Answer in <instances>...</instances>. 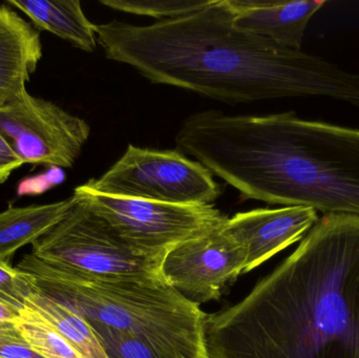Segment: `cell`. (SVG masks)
<instances>
[{
	"mask_svg": "<svg viewBox=\"0 0 359 358\" xmlns=\"http://www.w3.org/2000/svg\"><path fill=\"white\" fill-rule=\"evenodd\" d=\"M226 0L172 20L96 25L105 56L156 84L221 102L325 97L359 109V74L243 31Z\"/></svg>",
	"mask_w": 359,
	"mask_h": 358,
	"instance_id": "6da1fadb",
	"label": "cell"
},
{
	"mask_svg": "<svg viewBox=\"0 0 359 358\" xmlns=\"http://www.w3.org/2000/svg\"><path fill=\"white\" fill-rule=\"evenodd\" d=\"M207 358H359V216L325 214L248 296L205 315Z\"/></svg>",
	"mask_w": 359,
	"mask_h": 358,
	"instance_id": "7a4b0ae2",
	"label": "cell"
},
{
	"mask_svg": "<svg viewBox=\"0 0 359 358\" xmlns=\"http://www.w3.org/2000/svg\"><path fill=\"white\" fill-rule=\"evenodd\" d=\"M176 143L245 199L359 216L358 128L294 111H205L183 122Z\"/></svg>",
	"mask_w": 359,
	"mask_h": 358,
	"instance_id": "3957f363",
	"label": "cell"
},
{
	"mask_svg": "<svg viewBox=\"0 0 359 358\" xmlns=\"http://www.w3.org/2000/svg\"><path fill=\"white\" fill-rule=\"evenodd\" d=\"M17 269L41 292L83 317L137 336L168 358H198L205 315L163 279L97 277L25 254Z\"/></svg>",
	"mask_w": 359,
	"mask_h": 358,
	"instance_id": "277c9868",
	"label": "cell"
},
{
	"mask_svg": "<svg viewBox=\"0 0 359 358\" xmlns=\"http://www.w3.org/2000/svg\"><path fill=\"white\" fill-rule=\"evenodd\" d=\"M74 193L83 198L137 256L159 263L179 244L208 233L228 218L213 205L113 197L83 185L76 187Z\"/></svg>",
	"mask_w": 359,
	"mask_h": 358,
	"instance_id": "5b68a950",
	"label": "cell"
},
{
	"mask_svg": "<svg viewBox=\"0 0 359 358\" xmlns=\"http://www.w3.org/2000/svg\"><path fill=\"white\" fill-rule=\"evenodd\" d=\"M82 185L102 195L184 205H212L222 195L213 174L178 149L132 144L103 176Z\"/></svg>",
	"mask_w": 359,
	"mask_h": 358,
	"instance_id": "8992f818",
	"label": "cell"
},
{
	"mask_svg": "<svg viewBox=\"0 0 359 358\" xmlns=\"http://www.w3.org/2000/svg\"><path fill=\"white\" fill-rule=\"evenodd\" d=\"M46 235L33 245L34 256L69 270L97 277L163 279L162 263L133 252L80 195Z\"/></svg>",
	"mask_w": 359,
	"mask_h": 358,
	"instance_id": "52a82bcc",
	"label": "cell"
},
{
	"mask_svg": "<svg viewBox=\"0 0 359 358\" xmlns=\"http://www.w3.org/2000/svg\"><path fill=\"white\" fill-rule=\"evenodd\" d=\"M0 132L23 163L69 168L88 142L90 128L82 118L25 90L0 105Z\"/></svg>",
	"mask_w": 359,
	"mask_h": 358,
	"instance_id": "ba28073f",
	"label": "cell"
},
{
	"mask_svg": "<svg viewBox=\"0 0 359 358\" xmlns=\"http://www.w3.org/2000/svg\"><path fill=\"white\" fill-rule=\"evenodd\" d=\"M224 223L208 233L179 244L162 261L164 281L198 306L219 300L246 267V252L226 233Z\"/></svg>",
	"mask_w": 359,
	"mask_h": 358,
	"instance_id": "9c48e42d",
	"label": "cell"
},
{
	"mask_svg": "<svg viewBox=\"0 0 359 358\" xmlns=\"http://www.w3.org/2000/svg\"><path fill=\"white\" fill-rule=\"evenodd\" d=\"M318 220L316 210L304 206L257 208L227 218L224 229L246 252L247 273L304 239Z\"/></svg>",
	"mask_w": 359,
	"mask_h": 358,
	"instance_id": "30bf717a",
	"label": "cell"
},
{
	"mask_svg": "<svg viewBox=\"0 0 359 358\" xmlns=\"http://www.w3.org/2000/svg\"><path fill=\"white\" fill-rule=\"evenodd\" d=\"M234 25L243 31L267 38L285 48L302 50L312 17L324 0H226Z\"/></svg>",
	"mask_w": 359,
	"mask_h": 358,
	"instance_id": "8fae6325",
	"label": "cell"
},
{
	"mask_svg": "<svg viewBox=\"0 0 359 358\" xmlns=\"http://www.w3.org/2000/svg\"><path fill=\"white\" fill-rule=\"evenodd\" d=\"M42 57L39 31L0 4V105L20 96Z\"/></svg>",
	"mask_w": 359,
	"mask_h": 358,
	"instance_id": "7c38bea8",
	"label": "cell"
},
{
	"mask_svg": "<svg viewBox=\"0 0 359 358\" xmlns=\"http://www.w3.org/2000/svg\"><path fill=\"white\" fill-rule=\"evenodd\" d=\"M6 4L27 15L36 29L50 32L84 52L96 50V25L88 20L79 0H8Z\"/></svg>",
	"mask_w": 359,
	"mask_h": 358,
	"instance_id": "4fadbf2b",
	"label": "cell"
},
{
	"mask_svg": "<svg viewBox=\"0 0 359 358\" xmlns=\"http://www.w3.org/2000/svg\"><path fill=\"white\" fill-rule=\"evenodd\" d=\"M76 200L73 195L43 205L10 206L0 212V260L8 262L23 246L34 245L62 220Z\"/></svg>",
	"mask_w": 359,
	"mask_h": 358,
	"instance_id": "5bb4252c",
	"label": "cell"
},
{
	"mask_svg": "<svg viewBox=\"0 0 359 358\" xmlns=\"http://www.w3.org/2000/svg\"><path fill=\"white\" fill-rule=\"evenodd\" d=\"M25 307L35 311L84 358H107L90 323L65 305L34 290Z\"/></svg>",
	"mask_w": 359,
	"mask_h": 358,
	"instance_id": "9a60e30c",
	"label": "cell"
},
{
	"mask_svg": "<svg viewBox=\"0 0 359 358\" xmlns=\"http://www.w3.org/2000/svg\"><path fill=\"white\" fill-rule=\"evenodd\" d=\"M15 325L34 350L44 358H84L59 332L29 307H25L20 311Z\"/></svg>",
	"mask_w": 359,
	"mask_h": 358,
	"instance_id": "2e32d148",
	"label": "cell"
},
{
	"mask_svg": "<svg viewBox=\"0 0 359 358\" xmlns=\"http://www.w3.org/2000/svg\"><path fill=\"white\" fill-rule=\"evenodd\" d=\"M213 1L215 0H100V4L119 12L166 21L208 8Z\"/></svg>",
	"mask_w": 359,
	"mask_h": 358,
	"instance_id": "e0dca14e",
	"label": "cell"
},
{
	"mask_svg": "<svg viewBox=\"0 0 359 358\" xmlns=\"http://www.w3.org/2000/svg\"><path fill=\"white\" fill-rule=\"evenodd\" d=\"M90 326L107 358H168L137 336L122 333L104 326Z\"/></svg>",
	"mask_w": 359,
	"mask_h": 358,
	"instance_id": "ac0fdd59",
	"label": "cell"
},
{
	"mask_svg": "<svg viewBox=\"0 0 359 358\" xmlns=\"http://www.w3.org/2000/svg\"><path fill=\"white\" fill-rule=\"evenodd\" d=\"M33 292L29 275L0 260V302L21 311Z\"/></svg>",
	"mask_w": 359,
	"mask_h": 358,
	"instance_id": "d6986e66",
	"label": "cell"
},
{
	"mask_svg": "<svg viewBox=\"0 0 359 358\" xmlns=\"http://www.w3.org/2000/svg\"><path fill=\"white\" fill-rule=\"evenodd\" d=\"M0 358H44L16 328H0Z\"/></svg>",
	"mask_w": 359,
	"mask_h": 358,
	"instance_id": "ffe728a7",
	"label": "cell"
},
{
	"mask_svg": "<svg viewBox=\"0 0 359 358\" xmlns=\"http://www.w3.org/2000/svg\"><path fill=\"white\" fill-rule=\"evenodd\" d=\"M23 161L18 157L6 138L0 132V183H4L14 170L23 165Z\"/></svg>",
	"mask_w": 359,
	"mask_h": 358,
	"instance_id": "44dd1931",
	"label": "cell"
},
{
	"mask_svg": "<svg viewBox=\"0 0 359 358\" xmlns=\"http://www.w3.org/2000/svg\"><path fill=\"white\" fill-rule=\"evenodd\" d=\"M50 174H52V170L46 174L37 176V178L25 179L19 184L17 193L19 195H40V193H44L46 189L55 186V184L59 182L58 179L56 178L57 174L54 178L48 180Z\"/></svg>",
	"mask_w": 359,
	"mask_h": 358,
	"instance_id": "7402d4cb",
	"label": "cell"
},
{
	"mask_svg": "<svg viewBox=\"0 0 359 358\" xmlns=\"http://www.w3.org/2000/svg\"><path fill=\"white\" fill-rule=\"evenodd\" d=\"M20 311L0 302V328L13 327Z\"/></svg>",
	"mask_w": 359,
	"mask_h": 358,
	"instance_id": "603a6c76",
	"label": "cell"
},
{
	"mask_svg": "<svg viewBox=\"0 0 359 358\" xmlns=\"http://www.w3.org/2000/svg\"><path fill=\"white\" fill-rule=\"evenodd\" d=\"M198 358H207L206 354H205V350L203 349L202 352H201V354L198 355Z\"/></svg>",
	"mask_w": 359,
	"mask_h": 358,
	"instance_id": "cb8c5ba5",
	"label": "cell"
}]
</instances>
